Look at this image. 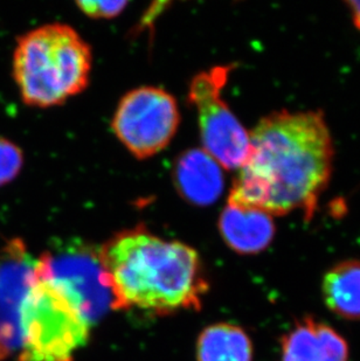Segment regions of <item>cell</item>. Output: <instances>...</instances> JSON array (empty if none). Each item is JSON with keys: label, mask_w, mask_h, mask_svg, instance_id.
<instances>
[{"label": "cell", "mask_w": 360, "mask_h": 361, "mask_svg": "<svg viewBox=\"0 0 360 361\" xmlns=\"http://www.w3.org/2000/svg\"><path fill=\"white\" fill-rule=\"evenodd\" d=\"M128 1H78L76 6L89 18L112 19L122 13Z\"/></svg>", "instance_id": "9a60e30c"}, {"label": "cell", "mask_w": 360, "mask_h": 361, "mask_svg": "<svg viewBox=\"0 0 360 361\" xmlns=\"http://www.w3.org/2000/svg\"><path fill=\"white\" fill-rule=\"evenodd\" d=\"M37 279L21 312L16 361H73L88 343L92 326L58 291Z\"/></svg>", "instance_id": "5b68a950"}, {"label": "cell", "mask_w": 360, "mask_h": 361, "mask_svg": "<svg viewBox=\"0 0 360 361\" xmlns=\"http://www.w3.org/2000/svg\"><path fill=\"white\" fill-rule=\"evenodd\" d=\"M217 227L224 243L241 255L265 252L276 233L274 216L256 208L231 202L221 212Z\"/></svg>", "instance_id": "30bf717a"}, {"label": "cell", "mask_w": 360, "mask_h": 361, "mask_svg": "<svg viewBox=\"0 0 360 361\" xmlns=\"http://www.w3.org/2000/svg\"><path fill=\"white\" fill-rule=\"evenodd\" d=\"M100 252L116 310L169 314L200 309L208 281L200 256L190 245L138 226L112 236Z\"/></svg>", "instance_id": "7a4b0ae2"}, {"label": "cell", "mask_w": 360, "mask_h": 361, "mask_svg": "<svg viewBox=\"0 0 360 361\" xmlns=\"http://www.w3.org/2000/svg\"><path fill=\"white\" fill-rule=\"evenodd\" d=\"M35 262L21 239L0 248V360L20 352L21 312L37 284Z\"/></svg>", "instance_id": "ba28073f"}, {"label": "cell", "mask_w": 360, "mask_h": 361, "mask_svg": "<svg viewBox=\"0 0 360 361\" xmlns=\"http://www.w3.org/2000/svg\"><path fill=\"white\" fill-rule=\"evenodd\" d=\"M322 295L333 314L347 321H360V259L331 267L323 277Z\"/></svg>", "instance_id": "7c38bea8"}, {"label": "cell", "mask_w": 360, "mask_h": 361, "mask_svg": "<svg viewBox=\"0 0 360 361\" xmlns=\"http://www.w3.org/2000/svg\"><path fill=\"white\" fill-rule=\"evenodd\" d=\"M347 6L350 8L351 18L354 26L360 31V1L359 0H350L347 1Z\"/></svg>", "instance_id": "2e32d148"}, {"label": "cell", "mask_w": 360, "mask_h": 361, "mask_svg": "<svg viewBox=\"0 0 360 361\" xmlns=\"http://www.w3.org/2000/svg\"><path fill=\"white\" fill-rule=\"evenodd\" d=\"M35 270L90 326L116 310L100 247L78 239L59 240L37 259Z\"/></svg>", "instance_id": "277c9868"}, {"label": "cell", "mask_w": 360, "mask_h": 361, "mask_svg": "<svg viewBox=\"0 0 360 361\" xmlns=\"http://www.w3.org/2000/svg\"><path fill=\"white\" fill-rule=\"evenodd\" d=\"M345 338L332 326L304 317L281 338V361H349Z\"/></svg>", "instance_id": "9c48e42d"}, {"label": "cell", "mask_w": 360, "mask_h": 361, "mask_svg": "<svg viewBox=\"0 0 360 361\" xmlns=\"http://www.w3.org/2000/svg\"><path fill=\"white\" fill-rule=\"evenodd\" d=\"M248 157L227 202L272 216L301 211L313 216L332 173V137L320 111L281 110L249 133Z\"/></svg>", "instance_id": "6da1fadb"}, {"label": "cell", "mask_w": 360, "mask_h": 361, "mask_svg": "<svg viewBox=\"0 0 360 361\" xmlns=\"http://www.w3.org/2000/svg\"><path fill=\"white\" fill-rule=\"evenodd\" d=\"M253 358L252 339L235 324H213L198 337V361H253Z\"/></svg>", "instance_id": "4fadbf2b"}, {"label": "cell", "mask_w": 360, "mask_h": 361, "mask_svg": "<svg viewBox=\"0 0 360 361\" xmlns=\"http://www.w3.org/2000/svg\"><path fill=\"white\" fill-rule=\"evenodd\" d=\"M179 123L174 96L164 89L146 85L123 96L112 118V130L130 154L146 159L171 143Z\"/></svg>", "instance_id": "52a82bcc"}, {"label": "cell", "mask_w": 360, "mask_h": 361, "mask_svg": "<svg viewBox=\"0 0 360 361\" xmlns=\"http://www.w3.org/2000/svg\"><path fill=\"white\" fill-rule=\"evenodd\" d=\"M24 152L17 144L0 136V188L10 184L24 166Z\"/></svg>", "instance_id": "5bb4252c"}, {"label": "cell", "mask_w": 360, "mask_h": 361, "mask_svg": "<svg viewBox=\"0 0 360 361\" xmlns=\"http://www.w3.org/2000/svg\"><path fill=\"white\" fill-rule=\"evenodd\" d=\"M222 167L204 150L186 151L179 158L174 179L181 197L198 206L211 204L224 190Z\"/></svg>", "instance_id": "8fae6325"}, {"label": "cell", "mask_w": 360, "mask_h": 361, "mask_svg": "<svg viewBox=\"0 0 360 361\" xmlns=\"http://www.w3.org/2000/svg\"><path fill=\"white\" fill-rule=\"evenodd\" d=\"M232 66H217L198 74L190 85L188 99L197 110L201 143L222 169L240 170L248 157L251 138L222 99Z\"/></svg>", "instance_id": "8992f818"}, {"label": "cell", "mask_w": 360, "mask_h": 361, "mask_svg": "<svg viewBox=\"0 0 360 361\" xmlns=\"http://www.w3.org/2000/svg\"><path fill=\"white\" fill-rule=\"evenodd\" d=\"M92 49L69 25H44L18 39L12 74L26 106L51 108L88 85Z\"/></svg>", "instance_id": "3957f363"}]
</instances>
